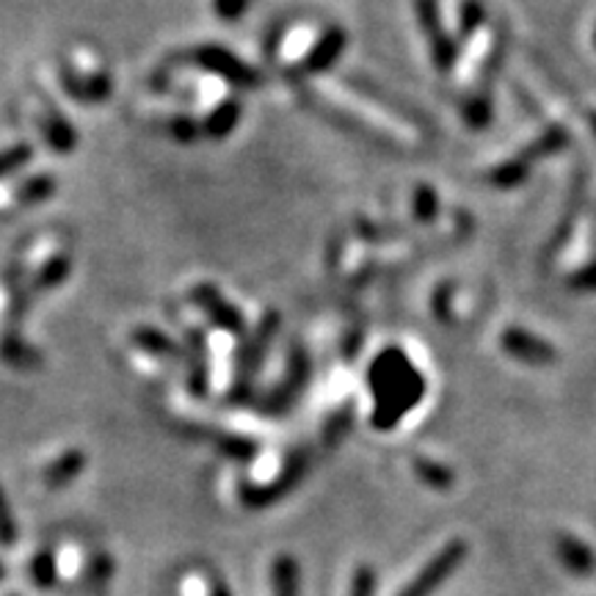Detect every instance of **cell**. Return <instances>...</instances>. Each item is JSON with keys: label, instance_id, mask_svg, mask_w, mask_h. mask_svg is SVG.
Returning a JSON list of instances; mask_svg holds the SVG:
<instances>
[{"label": "cell", "instance_id": "cell-1", "mask_svg": "<svg viewBox=\"0 0 596 596\" xmlns=\"http://www.w3.org/2000/svg\"><path fill=\"white\" fill-rule=\"evenodd\" d=\"M191 61H194L199 70L210 72V75H219L221 81H227L235 89H257L260 86V75L254 66H248L246 61L238 59L235 53H230L227 48H219V45H202L191 53Z\"/></svg>", "mask_w": 596, "mask_h": 596}, {"label": "cell", "instance_id": "cell-2", "mask_svg": "<svg viewBox=\"0 0 596 596\" xmlns=\"http://www.w3.org/2000/svg\"><path fill=\"white\" fill-rule=\"evenodd\" d=\"M277 326H279V315L268 313L266 318L260 320V326H257V331L243 340L241 354H238V362H235V390H232V396L235 398H241V392L246 390L248 381H252L254 373H257V367H260L263 354H266V349H268V343H271V337H273V331H277Z\"/></svg>", "mask_w": 596, "mask_h": 596}, {"label": "cell", "instance_id": "cell-3", "mask_svg": "<svg viewBox=\"0 0 596 596\" xmlns=\"http://www.w3.org/2000/svg\"><path fill=\"white\" fill-rule=\"evenodd\" d=\"M59 83L64 95H70L75 102H83V106H97V102H106L113 95L111 75H106V72L81 75L72 64L59 66Z\"/></svg>", "mask_w": 596, "mask_h": 596}, {"label": "cell", "instance_id": "cell-4", "mask_svg": "<svg viewBox=\"0 0 596 596\" xmlns=\"http://www.w3.org/2000/svg\"><path fill=\"white\" fill-rule=\"evenodd\" d=\"M191 302L210 318L212 326H219V329L230 331V335H243V331H246V320H243L241 309H238L235 304L227 302L224 295L212 288V284H194V288H191Z\"/></svg>", "mask_w": 596, "mask_h": 596}, {"label": "cell", "instance_id": "cell-5", "mask_svg": "<svg viewBox=\"0 0 596 596\" xmlns=\"http://www.w3.org/2000/svg\"><path fill=\"white\" fill-rule=\"evenodd\" d=\"M417 17L425 39L431 45L434 64H437L439 72H448L455 61V41L442 31L437 0H417Z\"/></svg>", "mask_w": 596, "mask_h": 596}, {"label": "cell", "instance_id": "cell-6", "mask_svg": "<svg viewBox=\"0 0 596 596\" xmlns=\"http://www.w3.org/2000/svg\"><path fill=\"white\" fill-rule=\"evenodd\" d=\"M500 343L508 354L514 356V360L525 362V365H549V362L556 360V349H552V345L538 340V337L531 335V331L516 329V326L502 331Z\"/></svg>", "mask_w": 596, "mask_h": 596}, {"label": "cell", "instance_id": "cell-7", "mask_svg": "<svg viewBox=\"0 0 596 596\" xmlns=\"http://www.w3.org/2000/svg\"><path fill=\"white\" fill-rule=\"evenodd\" d=\"M188 349H185V362H188V390L196 398L207 396V385H210V367H207V343L205 335L199 329H188L185 335Z\"/></svg>", "mask_w": 596, "mask_h": 596}, {"label": "cell", "instance_id": "cell-8", "mask_svg": "<svg viewBox=\"0 0 596 596\" xmlns=\"http://www.w3.org/2000/svg\"><path fill=\"white\" fill-rule=\"evenodd\" d=\"M343 48H345V34L340 28H331L326 31L324 39L315 45L313 50H309L307 59L302 61V70L304 75H318V72H326L331 70V64H335L340 56H343Z\"/></svg>", "mask_w": 596, "mask_h": 596}, {"label": "cell", "instance_id": "cell-9", "mask_svg": "<svg viewBox=\"0 0 596 596\" xmlns=\"http://www.w3.org/2000/svg\"><path fill=\"white\" fill-rule=\"evenodd\" d=\"M0 360L14 370H36L41 367V354L25 340L20 331H3L0 335Z\"/></svg>", "mask_w": 596, "mask_h": 596}, {"label": "cell", "instance_id": "cell-10", "mask_svg": "<svg viewBox=\"0 0 596 596\" xmlns=\"http://www.w3.org/2000/svg\"><path fill=\"white\" fill-rule=\"evenodd\" d=\"M72 273V257L70 254H53L50 260H45V266L36 268L28 279V290L34 295L50 293V290L61 288V284L70 279Z\"/></svg>", "mask_w": 596, "mask_h": 596}, {"label": "cell", "instance_id": "cell-11", "mask_svg": "<svg viewBox=\"0 0 596 596\" xmlns=\"http://www.w3.org/2000/svg\"><path fill=\"white\" fill-rule=\"evenodd\" d=\"M131 343L136 349H142L144 354L155 356V360H180L183 351L180 345H174V340L166 331L153 329V326H138V329L131 331Z\"/></svg>", "mask_w": 596, "mask_h": 596}, {"label": "cell", "instance_id": "cell-12", "mask_svg": "<svg viewBox=\"0 0 596 596\" xmlns=\"http://www.w3.org/2000/svg\"><path fill=\"white\" fill-rule=\"evenodd\" d=\"M41 136L48 142V147L59 155H70L77 147V131L70 119L61 117L56 108H50L45 122H41Z\"/></svg>", "mask_w": 596, "mask_h": 596}, {"label": "cell", "instance_id": "cell-13", "mask_svg": "<svg viewBox=\"0 0 596 596\" xmlns=\"http://www.w3.org/2000/svg\"><path fill=\"white\" fill-rule=\"evenodd\" d=\"M459 558H461V544H453L450 549H445L442 556H439L437 561L431 563V567H428L423 574H419L417 583L409 585L406 594H403V596H425V594H428V591H431L434 585L439 583V580L448 577V572L455 567V563H459Z\"/></svg>", "mask_w": 596, "mask_h": 596}, {"label": "cell", "instance_id": "cell-14", "mask_svg": "<svg viewBox=\"0 0 596 596\" xmlns=\"http://www.w3.org/2000/svg\"><path fill=\"white\" fill-rule=\"evenodd\" d=\"M238 119H241V106L235 100H224L221 106H216L210 111V117L202 124V136L212 138V142H221V138L230 136L235 131Z\"/></svg>", "mask_w": 596, "mask_h": 596}, {"label": "cell", "instance_id": "cell-15", "mask_svg": "<svg viewBox=\"0 0 596 596\" xmlns=\"http://www.w3.org/2000/svg\"><path fill=\"white\" fill-rule=\"evenodd\" d=\"M56 191H59V183H56L53 174L39 172L34 174V178L25 180V183L14 191V199H17L20 207H36V205H45Z\"/></svg>", "mask_w": 596, "mask_h": 596}, {"label": "cell", "instance_id": "cell-16", "mask_svg": "<svg viewBox=\"0 0 596 596\" xmlns=\"http://www.w3.org/2000/svg\"><path fill=\"white\" fill-rule=\"evenodd\" d=\"M527 172H531V163H527L525 158H516V160H508V163L497 166L495 172L489 174V183L495 185V188H516L520 183H525Z\"/></svg>", "mask_w": 596, "mask_h": 596}, {"label": "cell", "instance_id": "cell-17", "mask_svg": "<svg viewBox=\"0 0 596 596\" xmlns=\"http://www.w3.org/2000/svg\"><path fill=\"white\" fill-rule=\"evenodd\" d=\"M567 144H569V133L563 131L561 124H556L552 131H547L542 138H536V142H533L531 147H527L525 153H522V158H525L527 163H531L533 158H544V155L558 153V149H563V147H567Z\"/></svg>", "mask_w": 596, "mask_h": 596}, {"label": "cell", "instance_id": "cell-18", "mask_svg": "<svg viewBox=\"0 0 596 596\" xmlns=\"http://www.w3.org/2000/svg\"><path fill=\"white\" fill-rule=\"evenodd\" d=\"M81 470H83V453L81 450H70V453H64L53 466H50L48 473H45V478H48V484L61 486L66 484V481L75 478Z\"/></svg>", "mask_w": 596, "mask_h": 596}, {"label": "cell", "instance_id": "cell-19", "mask_svg": "<svg viewBox=\"0 0 596 596\" xmlns=\"http://www.w3.org/2000/svg\"><path fill=\"white\" fill-rule=\"evenodd\" d=\"M34 158V147L31 144H14L9 149H0V180L12 178L14 172H20L23 166L31 163Z\"/></svg>", "mask_w": 596, "mask_h": 596}, {"label": "cell", "instance_id": "cell-20", "mask_svg": "<svg viewBox=\"0 0 596 596\" xmlns=\"http://www.w3.org/2000/svg\"><path fill=\"white\" fill-rule=\"evenodd\" d=\"M166 133L178 144H194L202 136V124L191 117H174L166 122Z\"/></svg>", "mask_w": 596, "mask_h": 596}, {"label": "cell", "instance_id": "cell-21", "mask_svg": "<svg viewBox=\"0 0 596 596\" xmlns=\"http://www.w3.org/2000/svg\"><path fill=\"white\" fill-rule=\"evenodd\" d=\"M461 117L466 119V124L470 127H475V131H481V127H486V124L491 122V102L486 95L473 97V100L464 102V111H461Z\"/></svg>", "mask_w": 596, "mask_h": 596}, {"label": "cell", "instance_id": "cell-22", "mask_svg": "<svg viewBox=\"0 0 596 596\" xmlns=\"http://www.w3.org/2000/svg\"><path fill=\"white\" fill-rule=\"evenodd\" d=\"M481 23H486V9L481 0H464L461 3V25H459V34L461 36H470L475 28H478Z\"/></svg>", "mask_w": 596, "mask_h": 596}, {"label": "cell", "instance_id": "cell-23", "mask_svg": "<svg viewBox=\"0 0 596 596\" xmlns=\"http://www.w3.org/2000/svg\"><path fill=\"white\" fill-rule=\"evenodd\" d=\"M437 210H439L437 194H434L428 185H419V188L414 191V216H417L419 221H431L434 216H437Z\"/></svg>", "mask_w": 596, "mask_h": 596}, {"label": "cell", "instance_id": "cell-24", "mask_svg": "<svg viewBox=\"0 0 596 596\" xmlns=\"http://www.w3.org/2000/svg\"><path fill=\"white\" fill-rule=\"evenodd\" d=\"M12 536H14V522H12V514H9L7 495H3V489H0V538H3V542H12Z\"/></svg>", "mask_w": 596, "mask_h": 596}, {"label": "cell", "instance_id": "cell-25", "mask_svg": "<svg viewBox=\"0 0 596 596\" xmlns=\"http://www.w3.org/2000/svg\"><path fill=\"white\" fill-rule=\"evenodd\" d=\"M216 12L224 20H238L246 12V0H216Z\"/></svg>", "mask_w": 596, "mask_h": 596}, {"label": "cell", "instance_id": "cell-26", "mask_svg": "<svg viewBox=\"0 0 596 596\" xmlns=\"http://www.w3.org/2000/svg\"><path fill=\"white\" fill-rule=\"evenodd\" d=\"M569 284L577 290H596V263L594 266H588V268H583V271L574 273V277L569 279Z\"/></svg>", "mask_w": 596, "mask_h": 596}, {"label": "cell", "instance_id": "cell-27", "mask_svg": "<svg viewBox=\"0 0 596 596\" xmlns=\"http://www.w3.org/2000/svg\"><path fill=\"white\" fill-rule=\"evenodd\" d=\"M591 124H594V131H596V113H594V117H591Z\"/></svg>", "mask_w": 596, "mask_h": 596}, {"label": "cell", "instance_id": "cell-28", "mask_svg": "<svg viewBox=\"0 0 596 596\" xmlns=\"http://www.w3.org/2000/svg\"><path fill=\"white\" fill-rule=\"evenodd\" d=\"M594 48H596V34H594Z\"/></svg>", "mask_w": 596, "mask_h": 596}]
</instances>
